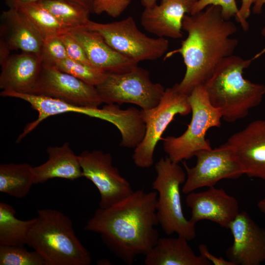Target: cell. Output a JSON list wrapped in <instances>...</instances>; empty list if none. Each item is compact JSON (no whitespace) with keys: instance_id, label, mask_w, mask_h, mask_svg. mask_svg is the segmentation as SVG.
Instances as JSON below:
<instances>
[{"instance_id":"cell-2","label":"cell","mask_w":265,"mask_h":265,"mask_svg":"<svg viewBox=\"0 0 265 265\" xmlns=\"http://www.w3.org/2000/svg\"><path fill=\"white\" fill-rule=\"evenodd\" d=\"M182 29L187 36L180 48L166 53L165 59L176 53L182 56L186 73L174 85L189 95L195 87L205 83L224 58L233 54L238 42L231 36L237 27L223 18L220 6L211 5L195 14H186Z\"/></svg>"},{"instance_id":"cell-5","label":"cell","mask_w":265,"mask_h":265,"mask_svg":"<svg viewBox=\"0 0 265 265\" xmlns=\"http://www.w3.org/2000/svg\"><path fill=\"white\" fill-rule=\"evenodd\" d=\"M155 168L157 177L152 188L158 193L156 213L159 224L168 235L176 233L188 240L194 239L196 224L186 218L181 202L180 186L186 181V172L168 157L161 158Z\"/></svg>"},{"instance_id":"cell-32","label":"cell","mask_w":265,"mask_h":265,"mask_svg":"<svg viewBox=\"0 0 265 265\" xmlns=\"http://www.w3.org/2000/svg\"><path fill=\"white\" fill-rule=\"evenodd\" d=\"M60 37L65 46L69 58L92 65L82 47L69 31L60 35Z\"/></svg>"},{"instance_id":"cell-1","label":"cell","mask_w":265,"mask_h":265,"mask_svg":"<svg viewBox=\"0 0 265 265\" xmlns=\"http://www.w3.org/2000/svg\"><path fill=\"white\" fill-rule=\"evenodd\" d=\"M158 193L143 189L106 209H98L84 229L99 234L104 244L128 265L146 255L159 237L155 227Z\"/></svg>"},{"instance_id":"cell-23","label":"cell","mask_w":265,"mask_h":265,"mask_svg":"<svg viewBox=\"0 0 265 265\" xmlns=\"http://www.w3.org/2000/svg\"><path fill=\"white\" fill-rule=\"evenodd\" d=\"M34 185L33 167L28 163H4L0 165V191L21 198Z\"/></svg>"},{"instance_id":"cell-21","label":"cell","mask_w":265,"mask_h":265,"mask_svg":"<svg viewBox=\"0 0 265 265\" xmlns=\"http://www.w3.org/2000/svg\"><path fill=\"white\" fill-rule=\"evenodd\" d=\"M47 153L48 160L33 167L34 185L55 178L73 181L83 177L79 156L75 154L69 142L60 146H49Z\"/></svg>"},{"instance_id":"cell-10","label":"cell","mask_w":265,"mask_h":265,"mask_svg":"<svg viewBox=\"0 0 265 265\" xmlns=\"http://www.w3.org/2000/svg\"><path fill=\"white\" fill-rule=\"evenodd\" d=\"M0 95L3 97L23 100L28 103L32 108L38 113V118L25 126L23 132L17 139V142L34 130L44 119L54 115L70 112L83 114L109 122L117 127L119 130H122L125 128L130 116L128 109H121L115 104H107L102 108H99L78 106L62 100L32 94L1 91Z\"/></svg>"},{"instance_id":"cell-15","label":"cell","mask_w":265,"mask_h":265,"mask_svg":"<svg viewBox=\"0 0 265 265\" xmlns=\"http://www.w3.org/2000/svg\"><path fill=\"white\" fill-rule=\"evenodd\" d=\"M234 152L243 174L265 181V120H256L224 143Z\"/></svg>"},{"instance_id":"cell-6","label":"cell","mask_w":265,"mask_h":265,"mask_svg":"<svg viewBox=\"0 0 265 265\" xmlns=\"http://www.w3.org/2000/svg\"><path fill=\"white\" fill-rule=\"evenodd\" d=\"M188 101L192 118L186 131L179 136L163 138L164 151L176 163L191 159L200 151L212 149L206 134L210 129L221 126V115L211 104L203 85L193 89Z\"/></svg>"},{"instance_id":"cell-16","label":"cell","mask_w":265,"mask_h":265,"mask_svg":"<svg viewBox=\"0 0 265 265\" xmlns=\"http://www.w3.org/2000/svg\"><path fill=\"white\" fill-rule=\"evenodd\" d=\"M186 203L191 209L190 221L196 224L202 220L215 222L226 229L239 213L238 200L223 188L215 186L206 191L187 194Z\"/></svg>"},{"instance_id":"cell-14","label":"cell","mask_w":265,"mask_h":265,"mask_svg":"<svg viewBox=\"0 0 265 265\" xmlns=\"http://www.w3.org/2000/svg\"><path fill=\"white\" fill-rule=\"evenodd\" d=\"M229 229L233 242L226 250L229 260L236 265H260L265 262V228L245 211L239 212Z\"/></svg>"},{"instance_id":"cell-28","label":"cell","mask_w":265,"mask_h":265,"mask_svg":"<svg viewBox=\"0 0 265 265\" xmlns=\"http://www.w3.org/2000/svg\"><path fill=\"white\" fill-rule=\"evenodd\" d=\"M0 265H46L36 251H29L24 246L0 244Z\"/></svg>"},{"instance_id":"cell-3","label":"cell","mask_w":265,"mask_h":265,"mask_svg":"<svg viewBox=\"0 0 265 265\" xmlns=\"http://www.w3.org/2000/svg\"><path fill=\"white\" fill-rule=\"evenodd\" d=\"M232 55L224 58L203 85L212 105L222 118L232 123L245 117L250 110L262 102L265 85L245 79L243 71L253 60Z\"/></svg>"},{"instance_id":"cell-9","label":"cell","mask_w":265,"mask_h":265,"mask_svg":"<svg viewBox=\"0 0 265 265\" xmlns=\"http://www.w3.org/2000/svg\"><path fill=\"white\" fill-rule=\"evenodd\" d=\"M188 95L180 92L174 85L165 89L159 104L148 110H141L145 125L144 136L134 148L132 159L136 166L142 168L154 164V153L164 132L174 117L191 112Z\"/></svg>"},{"instance_id":"cell-37","label":"cell","mask_w":265,"mask_h":265,"mask_svg":"<svg viewBox=\"0 0 265 265\" xmlns=\"http://www.w3.org/2000/svg\"><path fill=\"white\" fill-rule=\"evenodd\" d=\"M265 4V0H254L253 5V12L256 14L261 13L262 8Z\"/></svg>"},{"instance_id":"cell-22","label":"cell","mask_w":265,"mask_h":265,"mask_svg":"<svg viewBox=\"0 0 265 265\" xmlns=\"http://www.w3.org/2000/svg\"><path fill=\"white\" fill-rule=\"evenodd\" d=\"M185 238H159L145 255L146 265H211L202 256L195 254Z\"/></svg>"},{"instance_id":"cell-12","label":"cell","mask_w":265,"mask_h":265,"mask_svg":"<svg viewBox=\"0 0 265 265\" xmlns=\"http://www.w3.org/2000/svg\"><path fill=\"white\" fill-rule=\"evenodd\" d=\"M79 158L83 177L91 181L100 195V208H109L134 191L130 183L112 164L110 154L101 151H84Z\"/></svg>"},{"instance_id":"cell-13","label":"cell","mask_w":265,"mask_h":265,"mask_svg":"<svg viewBox=\"0 0 265 265\" xmlns=\"http://www.w3.org/2000/svg\"><path fill=\"white\" fill-rule=\"evenodd\" d=\"M63 101L80 106L98 107L103 103L96 87L42 64L38 80L29 93Z\"/></svg>"},{"instance_id":"cell-26","label":"cell","mask_w":265,"mask_h":265,"mask_svg":"<svg viewBox=\"0 0 265 265\" xmlns=\"http://www.w3.org/2000/svg\"><path fill=\"white\" fill-rule=\"evenodd\" d=\"M38 2L70 31L82 28L90 20L89 10L70 0H47Z\"/></svg>"},{"instance_id":"cell-39","label":"cell","mask_w":265,"mask_h":265,"mask_svg":"<svg viewBox=\"0 0 265 265\" xmlns=\"http://www.w3.org/2000/svg\"><path fill=\"white\" fill-rule=\"evenodd\" d=\"M158 0H141V3L145 8L150 7L157 4Z\"/></svg>"},{"instance_id":"cell-8","label":"cell","mask_w":265,"mask_h":265,"mask_svg":"<svg viewBox=\"0 0 265 265\" xmlns=\"http://www.w3.org/2000/svg\"><path fill=\"white\" fill-rule=\"evenodd\" d=\"M96 87L103 103L132 104L142 110L156 106L165 89L161 84L153 82L149 71L138 66L123 73H106Z\"/></svg>"},{"instance_id":"cell-18","label":"cell","mask_w":265,"mask_h":265,"mask_svg":"<svg viewBox=\"0 0 265 265\" xmlns=\"http://www.w3.org/2000/svg\"><path fill=\"white\" fill-rule=\"evenodd\" d=\"M69 32L81 45L94 67L106 73H123L138 66V62L115 50L97 32L82 28Z\"/></svg>"},{"instance_id":"cell-36","label":"cell","mask_w":265,"mask_h":265,"mask_svg":"<svg viewBox=\"0 0 265 265\" xmlns=\"http://www.w3.org/2000/svg\"><path fill=\"white\" fill-rule=\"evenodd\" d=\"M8 7H11L17 3L37 2L47 0H2Z\"/></svg>"},{"instance_id":"cell-19","label":"cell","mask_w":265,"mask_h":265,"mask_svg":"<svg viewBox=\"0 0 265 265\" xmlns=\"http://www.w3.org/2000/svg\"><path fill=\"white\" fill-rule=\"evenodd\" d=\"M42 67L39 53L12 54L1 66L0 88L3 91L29 93Z\"/></svg>"},{"instance_id":"cell-7","label":"cell","mask_w":265,"mask_h":265,"mask_svg":"<svg viewBox=\"0 0 265 265\" xmlns=\"http://www.w3.org/2000/svg\"><path fill=\"white\" fill-rule=\"evenodd\" d=\"M82 28L97 32L113 49L138 63L157 60L166 54L169 48L166 38L147 36L131 16L108 23L89 20Z\"/></svg>"},{"instance_id":"cell-30","label":"cell","mask_w":265,"mask_h":265,"mask_svg":"<svg viewBox=\"0 0 265 265\" xmlns=\"http://www.w3.org/2000/svg\"><path fill=\"white\" fill-rule=\"evenodd\" d=\"M211 5L220 6L223 18L227 20L235 17L238 12L236 0H198L193 4L189 14L198 13Z\"/></svg>"},{"instance_id":"cell-31","label":"cell","mask_w":265,"mask_h":265,"mask_svg":"<svg viewBox=\"0 0 265 265\" xmlns=\"http://www.w3.org/2000/svg\"><path fill=\"white\" fill-rule=\"evenodd\" d=\"M132 0H94L92 13H106L113 18L120 16L130 5Z\"/></svg>"},{"instance_id":"cell-33","label":"cell","mask_w":265,"mask_h":265,"mask_svg":"<svg viewBox=\"0 0 265 265\" xmlns=\"http://www.w3.org/2000/svg\"><path fill=\"white\" fill-rule=\"evenodd\" d=\"M254 0H241V4L238 12L235 16L237 21L240 23L243 30L248 29L249 24L247 19L250 16L251 7L253 5Z\"/></svg>"},{"instance_id":"cell-29","label":"cell","mask_w":265,"mask_h":265,"mask_svg":"<svg viewBox=\"0 0 265 265\" xmlns=\"http://www.w3.org/2000/svg\"><path fill=\"white\" fill-rule=\"evenodd\" d=\"M39 54L42 64L52 66L68 58L65 46L60 36L44 40Z\"/></svg>"},{"instance_id":"cell-34","label":"cell","mask_w":265,"mask_h":265,"mask_svg":"<svg viewBox=\"0 0 265 265\" xmlns=\"http://www.w3.org/2000/svg\"><path fill=\"white\" fill-rule=\"evenodd\" d=\"M200 255L202 256L214 265H236L234 262L221 257L214 256L209 251L206 245L201 243L198 246Z\"/></svg>"},{"instance_id":"cell-11","label":"cell","mask_w":265,"mask_h":265,"mask_svg":"<svg viewBox=\"0 0 265 265\" xmlns=\"http://www.w3.org/2000/svg\"><path fill=\"white\" fill-rule=\"evenodd\" d=\"M196 163L189 167L183 161L186 178L182 187L184 194L203 187L215 186L223 179H235L243 172L233 150L225 144L214 149L197 152Z\"/></svg>"},{"instance_id":"cell-35","label":"cell","mask_w":265,"mask_h":265,"mask_svg":"<svg viewBox=\"0 0 265 265\" xmlns=\"http://www.w3.org/2000/svg\"><path fill=\"white\" fill-rule=\"evenodd\" d=\"M11 49L7 43L0 38V65H3L9 58Z\"/></svg>"},{"instance_id":"cell-25","label":"cell","mask_w":265,"mask_h":265,"mask_svg":"<svg viewBox=\"0 0 265 265\" xmlns=\"http://www.w3.org/2000/svg\"><path fill=\"white\" fill-rule=\"evenodd\" d=\"M11 7L25 15L39 32L43 40L70 31L38 2L17 3Z\"/></svg>"},{"instance_id":"cell-20","label":"cell","mask_w":265,"mask_h":265,"mask_svg":"<svg viewBox=\"0 0 265 265\" xmlns=\"http://www.w3.org/2000/svg\"><path fill=\"white\" fill-rule=\"evenodd\" d=\"M0 38L11 50L39 53L44 40L28 19L15 8L9 7L0 14Z\"/></svg>"},{"instance_id":"cell-17","label":"cell","mask_w":265,"mask_h":265,"mask_svg":"<svg viewBox=\"0 0 265 265\" xmlns=\"http://www.w3.org/2000/svg\"><path fill=\"white\" fill-rule=\"evenodd\" d=\"M193 4L191 0H161L159 5L145 8L141 24L146 31L158 37L180 38L184 17L189 14Z\"/></svg>"},{"instance_id":"cell-41","label":"cell","mask_w":265,"mask_h":265,"mask_svg":"<svg viewBox=\"0 0 265 265\" xmlns=\"http://www.w3.org/2000/svg\"><path fill=\"white\" fill-rule=\"evenodd\" d=\"M261 34L265 38V26L262 29Z\"/></svg>"},{"instance_id":"cell-27","label":"cell","mask_w":265,"mask_h":265,"mask_svg":"<svg viewBox=\"0 0 265 265\" xmlns=\"http://www.w3.org/2000/svg\"><path fill=\"white\" fill-rule=\"evenodd\" d=\"M54 66L59 70L95 86L102 82L106 75V72L92 65L69 58L57 62Z\"/></svg>"},{"instance_id":"cell-24","label":"cell","mask_w":265,"mask_h":265,"mask_svg":"<svg viewBox=\"0 0 265 265\" xmlns=\"http://www.w3.org/2000/svg\"><path fill=\"white\" fill-rule=\"evenodd\" d=\"M16 211L7 203H0V244L24 246L36 217L23 220L16 217Z\"/></svg>"},{"instance_id":"cell-4","label":"cell","mask_w":265,"mask_h":265,"mask_svg":"<svg viewBox=\"0 0 265 265\" xmlns=\"http://www.w3.org/2000/svg\"><path fill=\"white\" fill-rule=\"evenodd\" d=\"M27 245L44 259L46 265H89L90 252L77 237L71 219L57 210L37 211Z\"/></svg>"},{"instance_id":"cell-42","label":"cell","mask_w":265,"mask_h":265,"mask_svg":"<svg viewBox=\"0 0 265 265\" xmlns=\"http://www.w3.org/2000/svg\"><path fill=\"white\" fill-rule=\"evenodd\" d=\"M191 1L193 3V4L196 2V1H197L198 0H191Z\"/></svg>"},{"instance_id":"cell-38","label":"cell","mask_w":265,"mask_h":265,"mask_svg":"<svg viewBox=\"0 0 265 265\" xmlns=\"http://www.w3.org/2000/svg\"><path fill=\"white\" fill-rule=\"evenodd\" d=\"M84 7L91 13L94 0H70Z\"/></svg>"},{"instance_id":"cell-40","label":"cell","mask_w":265,"mask_h":265,"mask_svg":"<svg viewBox=\"0 0 265 265\" xmlns=\"http://www.w3.org/2000/svg\"><path fill=\"white\" fill-rule=\"evenodd\" d=\"M257 207L260 212L265 214V196L258 201Z\"/></svg>"}]
</instances>
